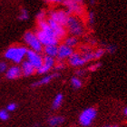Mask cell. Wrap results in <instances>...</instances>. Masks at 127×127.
Listing matches in <instances>:
<instances>
[{"mask_svg":"<svg viewBox=\"0 0 127 127\" xmlns=\"http://www.w3.org/2000/svg\"><path fill=\"white\" fill-rule=\"evenodd\" d=\"M63 99H64L63 95H62V94H57V95H56V96L55 97V99H54L53 105H52L53 109L59 108V107L61 106L62 103H63Z\"/></svg>","mask_w":127,"mask_h":127,"instance_id":"obj_19","label":"cell"},{"mask_svg":"<svg viewBox=\"0 0 127 127\" xmlns=\"http://www.w3.org/2000/svg\"><path fill=\"white\" fill-rule=\"evenodd\" d=\"M106 51L109 52L110 54H113L115 51V47H114V45H110V46H108V47L106 48Z\"/></svg>","mask_w":127,"mask_h":127,"instance_id":"obj_30","label":"cell"},{"mask_svg":"<svg viewBox=\"0 0 127 127\" xmlns=\"http://www.w3.org/2000/svg\"><path fill=\"white\" fill-rule=\"evenodd\" d=\"M7 111H9V112H13V111H15L16 109V103H9L7 105Z\"/></svg>","mask_w":127,"mask_h":127,"instance_id":"obj_27","label":"cell"},{"mask_svg":"<svg viewBox=\"0 0 127 127\" xmlns=\"http://www.w3.org/2000/svg\"><path fill=\"white\" fill-rule=\"evenodd\" d=\"M36 71V73L37 74H46L48 71H49V69L48 68H46L45 65H43L42 64V66L40 67V68H38L37 70H35Z\"/></svg>","mask_w":127,"mask_h":127,"instance_id":"obj_24","label":"cell"},{"mask_svg":"<svg viewBox=\"0 0 127 127\" xmlns=\"http://www.w3.org/2000/svg\"><path fill=\"white\" fill-rule=\"evenodd\" d=\"M47 23H48V25H49V27L52 28L53 32L55 33V34H56V38L58 39V41L63 39L64 37H65V35H66L65 27L59 26L58 24H56V22H54L53 20L50 18L47 20Z\"/></svg>","mask_w":127,"mask_h":127,"instance_id":"obj_8","label":"cell"},{"mask_svg":"<svg viewBox=\"0 0 127 127\" xmlns=\"http://www.w3.org/2000/svg\"><path fill=\"white\" fill-rule=\"evenodd\" d=\"M21 68L18 66H12L6 71V78L8 79H16L21 75Z\"/></svg>","mask_w":127,"mask_h":127,"instance_id":"obj_12","label":"cell"},{"mask_svg":"<svg viewBox=\"0 0 127 127\" xmlns=\"http://www.w3.org/2000/svg\"><path fill=\"white\" fill-rule=\"evenodd\" d=\"M64 121V119L62 116H53L49 119L48 123H49L50 126H57V125L63 124Z\"/></svg>","mask_w":127,"mask_h":127,"instance_id":"obj_17","label":"cell"},{"mask_svg":"<svg viewBox=\"0 0 127 127\" xmlns=\"http://www.w3.org/2000/svg\"><path fill=\"white\" fill-rule=\"evenodd\" d=\"M9 118V114H8L6 110H0V119L2 121H6Z\"/></svg>","mask_w":127,"mask_h":127,"instance_id":"obj_22","label":"cell"},{"mask_svg":"<svg viewBox=\"0 0 127 127\" xmlns=\"http://www.w3.org/2000/svg\"><path fill=\"white\" fill-rule=\"evenodd\" d=\"M21 71L24 74L25 76H29V75L33 74L35 72V69L32 66V64L28 61H25L24 63L22 64Z\"/></svg>","mask_w":127,"mask_h":127,"instance_id":"obj_13","label":"cell"},{"mask_svg":"<svg viewBox=\"0 0 127 127\" xmlns=\"http://www.w3.org/2000/svg\"><path fill=\"white\" fill-rule=\"evenodd\" d=\"M105 53V50L103 49V48H100V49H97V50L94 52V56H95V60H98L100 59L101 57H103V56Z\"/></svg>","mask_w":127,"mask_h":127,"instance_id":"obj_21","label":"cell"},{"mask_svg":"<svg viewBox=\"0 0 127 127\" xmlns=\"http://www.w3.org/2000/svg\"><path fill=\"white\" fill-rule=\"evenodd\" d=\"M124 114H125V116H127V107H125V110H124Z\"/></svg>","mask_w":127,"mask_h":127,"instance_id":"obj_34","label":"cell"},{"mask_svg":"<svg viewBox=\"0 0 127 127\" xmlns=\"http://www.w3.org/2000/svg\"><path fill=\"white\" fill-rule=\"evenodd\" d=\"M101 65H102L101 63H95V64H92V65L89 66V70H90V71H96L98 68H100Z\"/></svg>","mask_w":127,"mask_h":127,"instance_id":"obj_25","label":"cell"},{"mask_svg":"<svg viewBox=\"0 0 127 127\" xmlns=\"http://www.w3.org/2000/svg\"><path fill=\"white\" fill-rule=\"evenodd\" d=\"M71 84H72V85H73V87L76 88V89H78V88H80L81 86H82V81L76 76L72 77Z\"/></svg>","mask_w":127,"mask_h":127,"instance_id":"obj_20","label":"cell"},{"mask_svg":"<svg viewBox=\"0 0 127 127\" xmlns=\"http://www.w3.org/2000/svg\"><path fill=\"white\" fill-rule=\"evenodd\" d=\"M37 20L38 21H42V20H45V13L44 11H40L39 13L37 14Z\"/></svg>","mask_w":127,"mask_h":127,"instance_id":"obj_26","label":"cell"},{"mask_svg":"<svg viewBox=\"0 0 127 127\" xmlns=\"http://www.w3.org/2000/svg\"><path fill=\"white\" fill-rule=\"evenodd\" d=\"M69 64L72 66H82L85 64V61L83 59L82 56L78 53H74L70 57L68 58Z\"/></svg>","mask_w":127,"mask_h":127,"instance_id":"obj_11","label":"cell"},{"mask_svg":"<svg viewBox=\"0 0 127 127\" xmlns=\"http://www.w3.org/2000/svg\"><path fill=\"white\" fill-rule=\"evenodd\" d=\"M88 17H89V23H90V24H93L94 19H95V15H94L93 12H90V13H89V16H88Z\"/></svg>","mask_w":127,"mask_h":127,"instance_id":"obj_29","label":"cell"},{"mask_svg":"<svg viewBox=\"0 0 127 127\" xmlns=\"http://www.w3.org/2000/svg\"><path fill=\"white\" fill-rule=\"evenodd\" d=\"M50 19L61 27H65L69 18V14L64 10H55L50 13Z\"/></svg>","mask_w":127,"mask_h":127,"instance_id":"obj_6","label":"cell"},{"mask_svg":"<svg viewBox=\"0 0 127 127\" xmlns=\"http://www.w3.org/2000/svg\"><path fill=\"white\" fill-rule=\"evenodd\" d=\"M24 39H25V42L27 44V45L30 46L31 50L34 51L36 53L42 52L43 45L39 42V40L36 37L35 34L32 33V32H27L24 35Z\"/></svg>","mask_w":127,"mask_h":127,"instance_id":"obj_5","label":"cell"},{"mask_svg":"<svg viewBox=\"0 0 127 127\" xmlns=\"http://www.w3.org/2000/svg\"><path fill=\"white\" fill-rule=\"evenodd\" d=\"M7 68V66H6V64L4 63V62H1L0 63V74L3 73V72H5Z\"/></svg>","mask_w":127,"mask_h":127,"instance_id":"obj_28","label":"cell"},{"mask_svg":"<svg viewBox=\"0 0 127 127\" xmlns=\"http://www.w3.org/2000/svg\"><path fill=\"white\" fill-rule=\"evenodd\" d=\"M78 44V39H77L75 36H69V37H66L65 40H64V45H65L66 46H68V47H71L73 48L74 46Z\"/></svg>","mask_w":127,"mask_h":127,"instance_id":"obj_18","label":"cell"},{"mask_svg":"<svg viewBox=\"0 0 127 127\" xmlns=\"http://www.w3.org/2000/svg\"><path fill=\"white\" fill-rule=\"evenodd\" d=\"M45 56H50V57H56L57 56V52H58V46L57 45H47L44 48Z\"/></svg>","mask_w":127,"mask_h":127,"instance_id":"obj_15","label":"cell"},{"mask_svg":"<svg viewBox=\"0 0 127 127\" xmlns=\"http://www.w3.org/2000/svg\"><path fill=\"white\" fill-rule=\"evenodd\" d=\"M38 27L39 29L36 31V37L38 38L39 42L42 45L47 46V45H57L58 39L56 38V34L53 32L52 28L49 27L46 20L38 21Z\"/></svg>","mask_w":127,"mask_h":127,"instance_id":"obj_1","label":"cell"},{"mask_svg":"<svg viewBox=\"0 0 127 127\" xmlns=\"http://www.w3.org/2000/svg\"><path fill=\"white\" fill-rule=\"evenodd\" d=\"M66 27L68 28L69 33L73 34V36L76 37L77 35H81L84 33V26L82 22L74 16H69Z\"/></svg>","mask_w":127,"mask_h":127,"instance_id":"obj_3","label":"cell"},{"mask_svg":"<svg viewBox=\"0 0 127 127\" xmlns=\"http://www.w3.org/2000/svg\"><path fill=\"white\" fill-rule=\"evenodd\" d=\"M97 114V112L94 107H89V108L85 109L84 111L81 113L79 116V123L83 126L87 127L92 125L94 120L95 119Z\"/></svg>","mask_w":127,"mask_h":127,"instance_id":"obj_4","label":"cell"},{"mask_svg":"<svg viewBox=\"0 0 127 127\" xmlns=\"http://www.w3.org/2000/svg\"><path fill=\"white\" fill-rule=\"evenodd\" d=\"M64 4L66 5L68 11L67 13H75V14H80L83 11V7L81 3L78 1H65Z\"/></svg>","mask_w":127,"mask_h":127,"instance_id":"obj_10","label":"cell"},{"mask_svg":"<svg viewBox=\"0 0 127 127\" xmlns=\"http://www.w3.org/2000/svg\"><path fill=\"white\" fill-rule=\"evenodd\" d=\"M103 127H118L116 125H105V126H103Z\"/></svg>","mask_w":127,"mask_h":127,"instance_id":"obj_33","label":"cell"},{"mask_svg":"<svg viewBox=\"0 0 127 127\" xmlns=\"http://www.w3.org/2000/svg\"><path fill=\"white\" fill-rule=\"evenodd\" d=\"M85 73V70H78V71H76V74L77 75H84Z\"/></svg>","mask_w":127,"mask_h":127,"instance_id":"obj_31","label":"cell"},{"mask_svg":"<svg viewBox=\"0 0 127 127\" xmlns=\"http://www.w3.org/2000/svg\"><path fill=\"white\" fill-rule=\"evenodd\" d=\"M56 76H58V74H49V75H45V76L43 77L41 80L34 83V84L32 85V86H40V85H46V84H48V83H50L51 81Z\"/></svg>","mask_w":127,"mask_h":127,"instance_id":"obj_14","label":"cell"},{"mask_svg":"<svg viewBox=\"0 0 127 127\" xmlns=\"http://www.w3.org/2000/svg\"><path fill=\"white\" fill-rule=\"evenodd\" d=\"M55 64H56V61L53 57H50V56H45L44 58H43V65H45L46 68H48L50 70L52 67L55 66Z\"/></svg>","mask_w":127,"mask_h":127,"instance_id":"obj_16","label":"cell"},{"mask_svg":"<svg viewBox=\"0 0 127 127\" xmlns=\"http://www.w3.org/2000/svg\"><path fill=\"white\" fill-rule=\"evenodd\" d=\"M28 18V13H27V9H22L21 10V14L19 16V19L20 20H27Z\"/></svg>","mask_w":127,"mask_h":127,"instance_id":"obj_23","label":"cell"},{"mask_svg":"<svg viewBox=\"0 0 127 127\" xmlns=\"http://www.w3.org/2000/svg\"><path fill=\"white\" fill-rule=\"evenodd\" d=\"M73 54H74L73 48L68 47V46H66V45H64V44L58 46L57 58L60 59V60H63V59H65V58H69Z\"/></svg>","mask_w":127,"mask_h":127,"instance_id":"obj_9","label":"cell"},{"mask_svg":"<svg viewBox=\"0 0 127 127\" xmlns=\"http://www.w3.org/2000/svg\"><path fill=\"white\" fill-rule=\"evenodd\" d=\"M27 49L24 46H19V47H9L5 51V57L6 59L12 60L15 63H20L23 60L26 55H27Z\"/></svg>","mask_w":127,"mask_h":127,"instance_id":"obj_2","label":"cell"},{"mask_svg":"<svg viewBox=\"0 0 127 127\" xmlns=\"http://www.w3.org/2000/svg\"><path fill=\"white\" fill-rule=\"evenodd\" d=\"M27 61L29 62L32 64V66L34 67L35 70H37L38 68H40L43 64V57L39 53H36L33 50H27Z\"/></svg>","mask_w":127,"mask_h":127,"instance_id":"obj_7","label":"cell"},{"mask_svg":"<svg viewBox=\"0 0 127 127\" xmlns=\"http://www.w3.org/2000/svg\"><path fill=\"white\" fill-rule=\"evenodd\" d=\"M64 68V64H58L56 65V69H63Z\"/></svg>","mask_w":127,"mask_h":127,"instance_id":"obj_32","label":"cell"}]
</instances>
